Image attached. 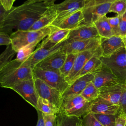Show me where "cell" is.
<instances>
[{"mask_svg":"<svg viewBox=\"0 0 126 126\" xmlns=\"http://www.w3.org/2000/svg\"><path fill=\"white\" fill-rule=\"evenodd\" d=\"M108 22L112 29L114 35L119 36V24H120V16H117L113 17H108Z\"/></svg>","mask_w":126,"mask_h":126,"instance_id":"cell-37","label":"cell"},{"mask_svg":"<svg viewBox=\"0 0 126 126\" xmlns=\"http://www.w3.org/2000/svg\"><path fill=\"white\" fill-rule=\"evenodd\" d=\"M93 114L96 119L103 126H115L117 114Z\"/></svg>","mask_w":126,"mask_h":126,"instance_id":"cell-34","label":"cell"},{"mask_svg":"<svg viewBox=\"0 0 126 126\" xmlns=\"http://www.w3.org/2000/svg\"><path fill=\"white\" fill-rule=\"evenodd\" d=\"M81 124L82 126H103L91 113H88L82 117Z\"/></svg>","mask_w":126,"mask_h":126,"instance_id":"cell-36","label":"cell"},{"mask_svg":"<svg viewBox=\"0 0 126 126\" xmlns=\"http://www.w3.org/2000/svg\"><path fill=\"white\" fill-rule=\"evenodd\" d=\"M11 44V38L10 35L6 33L0 32V46Z\"/></svg>","mask_w":126,"mask_h":126,"instance_id":"cell-42","label":"cell"},{"mask_svg":"<svg viewBox=\"0 0 126 126\" xmlns=\"http://www.w3.org/2000/svg\"><path fill=\"white\" fill-rule=\"evenodd\" d=\"M77 126H82V125H81V121H80L79 123H78L77 124Z\"/></svg>","mask_w":126,"mask_h":126,"instance_id":"cell-48","label":"cell"},{"mask_svg":"<svg viewBox=\"0 0 126 126\" xmlns=\"http://www.w3.org/2000/svg\"><path fill=\"white\" fill-rule=\"evenodd\" d=\"M118 106V113L125 116L126 115V87L121 96Z\"/></svg>","mask_w":126,"mask_h":126,"instance_id":"cell-38","label":"cell"},{"mask_svg":"<svg viewBox=\"0 0 126 126\" xmlns=\"http://www.w3.org/2000/svg\"><path fill=\"white\" fill-rule=\"evenodd\" d=\"M98 32L93 25H82L70 31L67 40H88L99 37Z\"/></svg>","mask_w":126,"mask_h":126,"instance_id":"cell-19","label":"cell"},{"mask_svg":"<svg viewBox=\"0 0 126 126\" xmlns=\"http://www.w3.org/2000/svg\"><path fill=\"white\" fill-rule=\"evenodd\" d=\"M32 78L33 69L29 66L21 65L5 78L0 83V86L2 88L11 89L12 87L23 81Z\"/></svg>","mask_w":126,"mask_h":126,"instance_id":"cell-10","label":"cell"},{"mask_svg":"<svg viewBox=\"0 0 126 126\" xmlns=\"http://www.w3.org/2000/svg\"><path fill=\"white\" fill-rule=\"evenodd\" d=\"M123 126H126V123H125V125H124Z\"/></svg>","mask_w":126,"mask_h":126,"instance_id":"cell-49","label":"cell"},{"mask_svg":"<svg viewBox=\"0 0 126 126\" xmlns=\"http://www.w3.org/2000/svg\"><path fill=\"white\" fill-rule=\"evenodd\" d=\"M93 79V73H89L75 80L62 94V100L71 96L80 94L87 84L92 81Z\"/></svg>","mask_w":126,"mask_h":126,"instance_id":"cell-17","label":"cell"},{"mask_svg":"<svg viewBox=\"0 0 126 126\" xmlns=\"http://www.w3.org/2000/svg\"><path fill=\"white\" fill-rule=\"evenodd\" d=\"M36 110H39L42 113L47 115H57L60 112V110L52 103L41 97H39Z\"/></svg>","mask_w":126,"mask_h":126,"instance_id":"cell-26","label":"cell"},{"mask_svg":"<svg viewBox=\"0 0 126 126\" xmlns=\"http://www.w3.org/2000/svg\"><path fill=\"white\" fill-rule=\"evenodd\" d=\"M85 100H85L81 94L74 95L64 99L62 101L59 112L63 113Z\"/></svg>","mask_w":126,"mask_h":126,"instance_id":"cell-29","label":"cell"},{"mask_svg":"<svg viewBox=\"0 0 126 126\" xmlns=\"http://www.w3.org/2000/svg\"><path fill=\"white\" fill-rule=\"evenodd\" d=\"M70 30L51 26L50 33L42 41L40 46L50 48L66 41L68 39Z\"/></svg>","mask_w":126,"mask_h":126,"instance_id":"cell-16","label":"cell"},{"mask_svg":"<svg viewBox=\"0 0 126 126\" xmlns=\"http://www.w3.org/2000/svg\"><path fill=\"white\" fill-rule=\"evenodd\" d=\"M126 11V0H116L111 3L109 12H114L121 16Z\"/></svg>","mask_w":126,"mask_h":126,"instance_id":"cell-35","label":"cell"},{"mask_svg":"<svg viewBox=\"0 0 126 126\" xmlns=\"http://www.w3.org/2000/svg\"><path fill=\"white\" fill-rule=\"evenodd\" d=\"M80 121L79 118L68 116L59 112L56 115L55 126H75Z\"/></svg>","mask_w":126,"mask_h":126,"instance_id":"cell-28","label":"cell"},{"mask_svg":"<svg viewBox=\"0 0 126 126\" xmlns=\"http://www.w3.org/2000/svg\"><path fill=\"white\" fill-rule=\"evenodd\" d=\"M119 106L113 104L99 96L91 105L89 113L93 114L116 115L118 113Z\"/></svg>","mask_w":126,"mask_h":126,"instance_id":"cell-20","label":"cell"},{"mask_svg":"<svg viewBox=\"0 0 126 126\" xmlns=\"http://www.w3.org/2000/svg\"><path fill=\"white\" fill-rule=\"evenodd\" d=\"M77 124H78V123H77ZM77 125H76L75 126H77Z\"/></svg>","mask_w":126,"mask_h":126,"instance_id":"cell-51","label":"cell"},{"mask_svg":"<svg viewBox=\"0 0 126 126\" xmlns=\"http://www.w3.org/2000/svg\"><path fill=\"white\" fill-rule=\"evenodd\" d=\"M125 116H126V115H125Z\"/></svg>","mask_w":126,"mask_h":126,"instance_id":"cell-53","label":"cell"},{"mask_svg":"<svg viewBox=\"0 0 126 126\" xmlns=\"http://www.w3.org/2000/svg\"><path fill=\"white\" fill-rule=\"evenodd\" d=\"M65 41L50 48H45L39 46L31 55L23 61L21 65L29 66L33 69L40 62L51 54L61 50Z\"/></svg>","mask_w":126,"mask_h":126,"instance_id":"cell-9","label":"cell"},{"mask_svg":"<svg viewBox=\"0 0 126 126\" xmlns=\"http://www.w3.org/2000/svg\"><path fill=\"white\" fill-rule=\"evenodd\" d=\"M101 37L88 40H66L62 48L66 54H78L87 50L96 49L100 46Z\"/></svg>","mask_w":126,"mask_h":126,"instance_id":"cell-7","label":"cell"},{"mask_svg":"<svg viewBox=\"0 0 126 126\" xmlns=\"http://www.w3.org/2000/svg\"><path fill=\"white\" fill-rule=\"evenodd\" d=\"M126 87V82L99 89V97L111 103L119 105L121 96Z\"/></svg>","mask_w":126,"mask_h":126,"instance_id":"cell-14","label":"cell"},{"mask_svg":"<svg viewBox=\"0 0 126 126\" xmlns=\"http://www.w3.org/2000/svg\"><path fill=\"white\" fill-rule=\"evenodd\" d=\"M56 0H27L25 2L27 3H34V2H51L55 1Z\"/></svg>","mask_w":126,"mask_h":126,"instance_id":"cell-46","label":"cell"},{"mask_svg":"<svg viewBox=\"0 0 126 126\" xmlns=\"http://www.w3.org/2000/svg\"><path fill=\"white\" fill-rule=\"evenodd\" d=\"M93 84L98 89L116 84L121 82L112 71L106 65L102 64L93 73Z\"/></svg>","mask_w":126,"mask_h":126,"instance_id":"cell-11","label":"cell"},{"mask_svg":"<svg viewBox=\"0 0 126 126\" xmlns=\"http://www.w3.org/2000/svg\"><path fill=\"white\" fill-rule=\"evenodd\" d=\"M94 25L95 27L99 36L101 37L108 38L114 35L106 15L96 21Z\"/></svg>","mask_w":126,"mask_h":126,"instance_id":"cell-25","label":"cell"},{"mask_svg":"<svg viewBox=\"0 0 126 126\" xmlns=\"http://www.w3.org/2000/svg\"><path fill=\"white\" fill-rule=\"evenodd\" d=\"M37 113V122L36 126H45L43 113L39 110H36Z\"/></svg>","mask_w":126,"mask_h":126,"instance_id":"cell-44","label":"cell"},{"mask_svg":"<svg viewBox=\"0 0 126 126\" xmlns=\"http://www.w3.org/2000/svg\"></svg>","mask_w":126,"mask_h":126,"instance_id":"cell-54","label":"cell"},{"mask_svg":"<svg viewBox=\"0 0 126 126\" xmlns=\"http://www.w3.org/2000/svg\"><path fill=\"white\" fill-rule=\"evenodd\" d=\"M86 4L85 0H64L61 3L53 4L57 16L50 26L56 27L63 20L78 10L83 9Z\"/></svg>","mask_w":126,"mask_h":126,"instance_id":"cell-5","label":"cell"},{"mask_svg":"<svg viewBox=\"0 0 126 126\" xmlns=\"http://www.w3.org/2000/svg\"><path fill=\"white\" fill-rule=\"evenodd\" d=\"M77 54H68L64 63L60 70L61 75L64 78L67 77L71 71Z\"/></svg>","mask_w":126,"mask_h":126,"instance_id":"cell-31","label":"cell"},{"mask_svg":"<svg viewBox=\"0 0 126 126\" xmlns=\"http://www.w3.org/2000/svg\"><path fill=\"white\" fill-rule=\"evenodd\" d=\"M97 54H101L100 46L96 49L87 50L77 54L71 71L65 78V80L69 85L72 83L75 77L80 72L88 61Z\"/></svg>","mask_w":126,"mask_h":126,"instance_id":"cell-12","label":"cell"},{"mask_svg":"<svg viewBox=\"0 0 126 126\" xmlns=\"http://www.w3.org/2000/svg\"><path fill=\"white\" fill-rule=\"evenodd\" d=\"M15 0H0L1 4L7 11H9L13 6V4Z\"/></svg>","mask_w":126,"mask_h":126,"instance_id":"cell-43","label":"cell"},{"mask_svg":"<svg viewBox=\"0 0 126 126\" xmlns=\"http://www.w3.org/2000/svg\"><path fill=\"white\" fill-rule=\"evenodd\" d=\"M66 55L67 54L61 49L40 62L35 67L43 70L60 71L66 59Z\"/></svg>","mask_w":126,"mask_h":126,"instance_id":"cell-15","label":"cell"},{"mask_svg":"<svg viewBox=\"0 0 126 126\" xmlns=\"http://www.w3.org/2000/svg\"><path fill=\"white\" fill-rule=\"evenodd\" d=\"M126 46L122 37L113 35L110 37H101L100 47L101 57H107L111 56L121 48Z\"/></svg>","mask_w":126,"mask_h":126,"instance_id":"cell-18","label":"cell"},{"mask_svg":"<svg viewBox=\"0 0 126 126\" xmlns=\"http://www.w3.org/2000/svg\"><path fill=\"white\" fill-rule=\"evenodd\" d=\"M102 63L107 66L121 82L126 81V46L109 57H100Z\"/></svg>","mask_w":126,"mask_h":126,"instance_id":"cell-3","label":"cell"},{"mask_svg":"<svg viewBox=\"0 0 126 126\" xmlns=\"http://www.w3.org/2000/svg\"><path fill=\"white\" fill-rule=\"evenodd\" d=\"M101 56V54H97L94 55L90 59H89L84 65L80 72L75 77L73 81L76 79L86 74L89 73H93L97 69H98L102 64V62L100 59V57Z\"/></svg>","mask_w":126,"mask_h":126,"instance_id":"cell-23","label":"cell"},{"mask_svg":"<svg viewBox=\"0 0 126 126\" xmlns=\"http://www.w3.org/2000/svg\"><path fill=\"white\" fill-rule=\"evenodd\" d=\"M16 54L17 52L13 49L11 44L7 46L0 54V69L11 61Z\"/></svg>","mask_w":126,"mask_h":126,"instance_id":"cell-32","label":"cell"},{"mask_svg":"<svg viewBox=\"0 0 126 126\" xmlns=\"http://www.w3.org/2000/svg\"><path fill=\"white\" fill-rule=\"evenodd\" d=\"M126 35V11L122 15L120 16L119 36L123 37Z\"/></svg>","mask_w":126,"mask_h":126,"instance_id":"cell-39","label":"cell"},{"mask_svg":"<svg viewBox=\"0 0 126 126\" xmlns=\"http://www.w3.org/2000/svg\"><path fill=\"white\" fill-rule=\"evenodd\" d=\"M115 0H88L86 1V4L84 8L104 3H112Z\"/></svg>","mask_w":126,"mask_h":126,"instance_id":"cell-40","label":"cell"},{"mask_svg":"<svg viewBox=\"0 0 126 126\" xmlns=\"http://www.w3.org/2000/svg\"><path fill=\"white\" fill-rule=\"evenodd\" d=\"M52 3L49 5L44 13L37 19L29 30L36 31L50 26L56 18L57 14Z\"/></svg>","mask_w":126,"mask_h":126,"instance_id":"cell-21","label":"cell"},{"mask_svg":"<svg viewBox=\"0 0 126 126\" xmlns=\"http://www.w3.org/2000/svg\"><path fill=\"white\" fill-rule=\"evenodd\" d=\"M84 20V15L82 9H81L77 11L63 20L56 27L71 31L81 25Z\"/></svg>","mask_w":126,"mask_h":126,"instance_id":"cell-22","label":"cell"},{"mask_svg":"<svg viewBox=\"0 0 126 126\" xmlns=\"http://www.w3.org/2000/svg\"><path fill=\"white\" fill-rule=\"evenodd\" d=\"M51 32V26L36 31H16L10 34L11 45L16 52L22 47L29 44L39 43L45 38Z\"/></svg>","mask_w":126,"mask_h":126,"instance_id":"cell-2","label":"cell"},{"mask_svg":"<svg viewBox=\"0 0 126 126\" xmlns=\"http://www.w3.org/2000/svg\"><path fill=\"white\" fill-rule=\"evenodd\" d=\"M23 98L37 109L39 96L37 93L34 78L23 81L11 88Z\"/></svg>","mask_w":126,"mask_h":126,"instance_id":"cell-6","label":"cell"},{"mask_svg":"<svg viewBox=\"0 0 126 126\" xmlns=\"http://www.w3.org/2000/svg\"><path fill=\"white\" fill-rule=\"evenodd\" d=\"M45 126H54L57 115H47L43 113Z\"/></svg>","mask_w":126,"mask_h":126,"instance_id":"cell-41","label":"cell"},{"mask_svg":"<svg viewBox=\"0 0 126 126\" xmlns=\"http://www.w3.org/2000/svg\"><path fill=\"white\" fill-rule=\"evenodd\" d=\"M86 0V1H87V0Z\"/></svg>","mask_w":126,"mask_h":126,"instance_id":"cell-52","label":"cell"},{"mask_svg":"<svg viewBox=\"0 0 126 126\" xmlns=\"http://www.w3.org/2000/svg\"><path fill=\"white\" fill-rule=\"evenodd\" d=\"M1 3H0V5H1Z\"/></svg>","mask_w":126,"mask_h":126,"instance_id":"cell-50","label":"cell"},{"mask_svg":"<svg viewBox=\"0 0 126 126\" xmlns=\"http://www.w3.org/2000/svg\"><path fill=\"white\" fill-rule=\"evenodd\" d=\"M33 78H39L50 86L57 89L62 94L70 85L63 77L60 71L46 70L34 67L33 69Z\"/></svg>","mask_w":126,"mask_h":126,"instance_id":"cell-4","label":"cell"},{"mask_svg":"<svg viewBox=\"0 0 126 126\" xmlns=\"http://www.w3.org/2000/svg\"><path fill=\"white\" fill-rule=\"evenodd\" d=\"M54 3L40 2L13 6L8 11L0 25V32L12 33L16 31L29 30L34 22L46 11L48 7Z\"/></svg>","mask_w":126,"mask_h":126,"instance_id":"cell-1","label":"cell"},{"mask_svg":"<svg viewBox=\"0 0 126 126\" xmlns=\"http://www.w3.org/2000/svg\"><path fill=\"white\" fill-rule=\"evenodd\" d=\"M111 4V3H104L84 8L82 11L84 20L82 25H93L96 21L109 12Z\"/></svg>","mask_w":126,"mask_h":126,"instance_id":"cell-13","label":"cell"},{"mask_svg":"<svg viewBox=\"0 0 126 126\" xmlns=\"http://www.w3.org/2000/svg\"><path fill=\"white\" fill-rule=\"evenodd\" d=\"M122 38H123V41L125 43V46L126 45V35L125 36H123V37H122Z\"/></svg>","mask_w":126,"mask_h":126,"instance_id":"cell-47","label":"cell"},{"mask_svg":"<svg viewBox=\"0 0 126 126\" xmlns=\"http://www.w3.org/2000/svg\"><path fill=\"white\" fill-rule=\"evenodd\" d=\"M22 62V61L15 58L14 60H12L0 69V83L5 78L20 67Z\"/></svg>","mask_w":126,"mask_h":126,"instance_id":"cell-27","label":"cell"},{"mask_svg":"<svg viewBox=\"0 0 126 126\" xmlns=\"http://www.w3.org/2000/svg\"><path fill=\"white\" fill-rule=\"evenodd\" d=\"M38 43L37 42L33 43L21 48L17 52L16 59L23 62L25 59L28 57L34 52Z\"/></svg>","mask_w":126,"mask_h":126,"instance_id":"cell-33","label":"cell"},{"mask_svg":"<svg viewBox=\"0 0 126 126\" xmlns=\"http://www.w3.org/2000/svg\"><path fill=\"white\" fill-rule=\"evenodd\" d=\"M8 11H6L2 5H0V25L1 24L2 20H3L5 16L6 15Z\"/></svg>","mask_w":126,"mask_h":126,"instance_id":"cell-45","label":"cell"},{"mask_svg":"<svg viewBox=\"0 0 126 126\" xmlns=\"http://www.w3.org/2000/svg\"><path fill=\"white\" fill-rule=\"evenodd\" d=\"M37 93L39 97L48 100L59 110L62 103V93L39 78H34Z\"/></svg>","mask_w":126,"mask_h":126,"instance_id":"cell-8","label":"cell"},{"mask_svg":"<svg viewBox=\"0 0 126 126\" xmlns=\"http://www.w3.org/2000/svg\"><path fill=\"white\" fill-rule=\"evenodd\" d=\"M92 102L85 100L62 113L70 117L77 118L83 117L89 113V109Z\"/></svg>","mask_w":126,"mask_h":126,"instance_id":"cell-24","label":"cell"},{"mask_svg":"<svg viewBox=\"0 0 126 126\" xmlns=\"http://www.w3.org/2000/svg\"><path fill=\"white\" fill-rule=\"evenodd\" d=\"M80 94L87 101L92 102L99 96V90L91 81L87 84Z\"/></svg>","mask_w":126,"mask_h":126,"instance_id":"cell-30","label":"cell"}]
</instances>
